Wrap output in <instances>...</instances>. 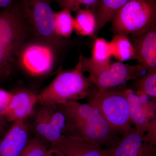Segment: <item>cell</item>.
Returning <instances> with one entry per match:
<instances>
[{
    "label": "cell",
    "instance_id": "14",
    "mask_svg": "<svg viewBox=\"0 0 156 156\" xmlns=\"http://www.w3.org/2000/svg\"><path fill=\"white\" fill-rule=\"evenodd\" d=\"M38 102V95L27 90H21L13 94L9 108L4 117L10 122L24 120L32 114Z\"/></svg>",
    "mask_w": 156,
    "mask_h": 156
},
{
    "label": "cell",
    "instance_id": "23",
    "mask_svg": "<svg viewBox=\"0 0 156 156\" xmlns=\"http://www.w3.org/2000/svg\"><path fill=\"white\" fill-rule=\"evenodd\" d=\"M61 9H66L70 11H76L81 9L82 6H84L88 9L92 8L97 0H54Z\"/></svg>",
    "mask_w": 156,
    "mask_h": 156
},
{
    "label": "cell",
    "instance_id": "28",
    "mask_svg": "<svg viewBox=\"0 0 156 156\" xmlns=\"http://www.w3.org/2000/svg\"><path fill=\"white\" fill-rule=\"evenodd\" d=\"M3 117L2 116L0 115V136H1V135L2 134V128H3V123L2 122V118H3ZM1 139V138H0V140Z\"/></svg>",
    "mask_w": 156,
    "mask_h": 156
},
{
    "label": "cell",
    "instance_id": "3",
    "mask_svg": "<svg viewBox=\"0 0 156 156\" xmlns=\"http://www.w3.org/2000/svg\"><path fill=\"white\" fill-rule=\"evenodd\" d=\"M93 85L76 66L62 71L38 95L41 105H60L87 97L94 90Z\"/></svg>",
    "mask_w": 156,
    "mask_h": 156
},
{
    "label": "cell",
    "instance_id": "24",
    "mask_svg": "<svg viewBox=\"0 0 156 156\" xmlns=\"http://www.w3.org/2000/svg\"><path fill=\"white\" fill-rule=\"evenodd\" d=\"M13 97V93L0 88V115L5 116Z\"/></svg>",
    "mask_w": 156,
    "mask_h": 156
},
{
    "label": "cell",
    "instance_id": "6",
    "mask_svg": "<svg viewBox=\"0 0 156 156\" xmlns=\"http://www.w3.org/2000/svg\"><path fill=\"white\" fill-rule=\"evenodd\" d=\"M143 71L139 64L132 66L121 62L112 61L106 66L88 71V78L98 91H103L137 79Z\"/></svg>",
    "mask_w": 156,
    "mask_h": 156
},
{
    "label": "cell",
    "instance_id": "12",
    "mask_svg": "<svg viewBox=\"0 0 156 156\" xmlns=\"http://www.w3.org/2000/svg\"><path fill=\"white\" fill-rule=\"evenodd\" d=\"M51 147L58 149L66 156H112L109 150L85 140L63 134Z\"/></svg>",
    "mask_w": 156,
    "mask_h": 156
},
{
    "label": "cell",
    "instance_id": "13",
    "mask_svg": "<svg viewBox=\"0 0 156 156\" xmlns=\"http://www.w3.org/2000/svg\"><path fill=\"white\" fill-rule=\"evenodd\" d=\"M28 140V128L24 120L14 122L0 140V156H19Z\"/></svg>",
    "mask_w": 156,
    "mask_h": 156
},
{
    "label": "cell",
    "instance_id": "19",
    "mask_svg": "<svg viewBox=\"0 0 156 156\" xmlns=\"http://www.w3.org/2000/svg\"><path fill=\"white\" fill-rule=\"evenodd\" d=\"M74 18V30L78 35L93 37L96 34L97 22L92 10L81 9Z\"/></svg>",
    "mask_w": 156,
    "mask_h": 156
},
{
    "label": "cell",
    "instance_id": "27",
    "mask_svg": "<svg viewBox=\"0 0 156 156\" xmlns=\"http://www.w3.org/2000/svg\"><path fill=\"white\" fill-rule=\"evenodd\" d=\"M15 0H0V8L6 9L14 4Z\"/></svg>",
    "mask_w": 156,
    "mask_h": 156
},
{
    "label": "cell",
    "instance_id": "15",
    "mask_svg": "<svg viewBox=\"0 0 156 156\" xmlns=\"http://www.w3.org/2000/svg\"><path fill=\"white\" fill-rule=\"evenodd\" d=\"M112 54L109 42L101 38L95 39L89 58L80 56L76 66L83 72L105 66L110 63Z\"/></svg>",
    "mask_w": 156,
    "mask_h": 156
},
{
    "label": "cell",
    "instance_id": "4",
    "mask_svg": "<svg viewBox=\"0 0 156 156\" xmlns=\"http://www.w3.org/2000/svg\"><path fill=\"white\" fill-rule=\"evenodd\" d=\"M89 104L96 109L109 126L123 135L132 128L126 90L115 88L97 89L88 96Z\"/></svg>",
    "mask_w": 156,
    "mask_h": 156
},
{
    "label": "cell",
    "instance_id": "26",
    "mask_svg": "<svg viewBox=\"0 0 156 156\" xmlns=\"http://www.w3.org/2000/svg\"><path fill=\"white\" fill-rule=\"evenodd\" d=\"M45 156H66L61 151L54 148L49 149Z\"/></svg>",
    "mask_w": 156,
    "mask_h": 156
},
{
    "label": "cell",
    "instance_id": "8",
    "mask_svg": "<svg viewBox=\"0 0 156 156\" xmlns=\"http://www.w3.org/2000/svg\"><path fill=\"white\" fill-rule=\"evenodd\" d=\"M41 105L35 115L34 128L39 137L52 144L63 135L66 119L57 105Z\"/></svg>",
    "mask_w": 156,
    "mask_h": 156
},
{
    "label": "cell",
    "instance_id": "7",
    "mask_svg": "<svg viewBox=\"0 0 156 156\" xmlns=\"http://www.w3.org/2000/svg\"><path fill=\"white\" fill-rule=\"evenodd\" d=\"M23 6L36 33L47 41H58L60 37L55 31V12L50 0H24Z\"/></svg>",
    "mask_w": 156,
    "mask_h": 156
},
{
    "label": "cell",
    "instance_id": "17",
    "mask_svg": "<svg viewBox=\"0 0 156 156\" xmlns=\"http://www.w3.org/2000/svg\"><path fill=\"white\" fill-rule=\"evenodd\" d=\"M129 0H97L92 10L97 22L96 34Z\"/></svg>",
    "mask_w": 156,
    "mask_h": 156
},
{
    "label": "cell",
    "instance_id": "10",
    "mask_svg": "<svg viewBox=\"0 0 156 156\" xmlns=\"http://www.w3.org/2000/svg\"><path fill=\"white\" fill-rule=\"evenodd\" d=\"M112 156H156L155 145L145 140V134L132 128L123 134L114 147L108 149Z\"/></svg>",
    "mask_w": 156,
    "mask_h": 156
},
{
    "label": "cell",
    "instance_id": "2",
    "mask_svg": "<svg viewBox=\"0 0 156 156\" xmlns=\"http://www.w3.org/2000/svg\"><path fill=\"white\" fill-rule=\"evenodd\" d=\"M29 22L23 4L0 11V79L11 73L27 39Z\"/></svg>",
    "mask_w": 156,
    "mask_h": 156
},
{
    "label": "cell",
    "instance_id": "5",
    "mask_svg": "<svg viewBox=\"0 0 156 156\" xmlns=\"http://www.w3.org/2000/svg\"><path fill=\"white\" fill-rule=\"evenodd\" d=\"M155 0H129L111 20L115 34L142 33L156 25Z\"/></svg>",
    "mask_w": 156,
    "mask_h": 156
},
{
    "label": "cell",
    "instance_id": "25",
    "mask_svg": "<svg viewBox=\"0 0 156 156\" xmlns=\"http://www.w3.org/2000/svg\"><path fill=\"white\" fill-rule=\"evenodd\" d=\"M145 134V140L147 142L156 145V120H151V125L149 129Z\"/></svg>",
    "mask_w": 156,
    "mask_h": 156
},
{
    "label": "cell",
    "instance_id": "11",
    "mask_svg": "<svg viewBox=\"0 0 156 156\" xmlns=\"http://www.w3.org/2000/svg\"><path fill=\"white\" fill-rule=\"evenodd\" d=\"M130 36L135 59L144 71L156 68V25L142 33Z\"/></svg>",
    "mask_w": 156,
    "mask_h": 156
},
{
    "label": "cell",
    "instance_id": "1",
    "mask_svg": "<svg viewBox=\"0 0 156 156\" xmlns=\"http://www.w3.org/2000/svg\"><path fill=\"white\" fill-rule=\"evenodd\" d=\"M57 106L66 119L63 134L80 137L107 149L114 147L121 139L119 134L89 104L76 101Z\"/></svg>",
    "mask_w": 156,
    "mask_h": 156
},
{
    "label": "cell",
    "instance_id": "18",
    "mask_svg": "<svg viewBox=\"0 0 156 156\" xmlns=\"http://www.w3.org/2000/svg\"><path fill=\"white\" fill-rule=\"evenodd\" d=\"M109 43L112 56L119 61L135 59L134 47L127 35L115 34Z\"/></svg>",
    "mask_w": 156,
    "mask_h": 156
},
{
    "label": "cell",
    "instance_id": "21",
    "mask_svg": "<svg viewBox=\"0 0 156 156\" xmlns=\"http://www.w3.org/2000/svg\"><path fill=\"white\" fill-rule=\"evenodd\" d=\"M136 88L135 94L138 96L146 95L156 98V68L148 70L144 76L139 78Z\"/></svg>",
    "mask_w": 156,
    "mask_h": 156
},
{
    "label": "cell",
    "instance_id": "16",
    "mask_svg": "<svg viewBox=\"0 0 156 156\" xmlns=\"http://www.w3.org/2000/svg\"><path fill=\"white\" fill-rule=\"evenodd\" d=\"M126 93L131 123L137 131L145 134L150 127L151 121L144 112L141 99L131 89H126Z\"/></svg>",
    "mask_w": 156,
    "mask_h": 156
},
{
    "label": "cell",
    "instance_id": "9",
    "mask_svg": "<svg viewBox=\"0 0 156 156\" xmlns=\"http://www.w3.org/2000/svg\"><path fill=\"white\" fill-rule=\"evenodd\" d=\"M23 67L31 75L39 76L51 71L54 62L53 50L44 44H32L23 48L20 54Z\"/></svg>",
    "mask_w": 156,
    "mask_h": 156
},
{
    "label": "cell",
    "instance_id": "22",
    "mask_svg": "<svg viewBox=\"0 0 156 156\" xmlns=\"http://www.w3.org/2000/svg\"><path fill=\"white\" fill-rule=\"evenodd\" d=\"M48 143L39 136L28 140L19 156H45L49 149Z\"/></svg>",
    "mask_w": 156,
    "mask_h": 156
},
{
    "label": "cell",
    "instance_id": "20",
    "mask_svg": "<svg viewBox=\"0 0 156 156\" xmlns=\"http://www.w3.org/2000/svg\"><path fill=\"white\" fill-rule=\"evenodd\" d=\"M66 9L55 12V31L60 37L69 38L74 30V18Z\"/></svg>",
    "mask_w": 156,
    "mask_h": 156
}]
</instances>
